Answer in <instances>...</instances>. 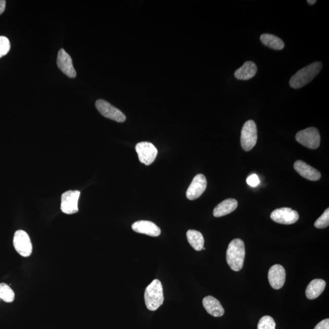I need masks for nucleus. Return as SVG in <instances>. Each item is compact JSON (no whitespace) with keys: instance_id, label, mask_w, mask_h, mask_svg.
Here are the masks:
<instances>
[{"instance_id":"nucleus-27","label":"nucleus","mask_w":329,"mask_h":329,"mask_svg":"<svg viewBox=\"0 0 329 329\" xmlns=\"http://www.w3.org/2000/svg\"><path fill=\"white\" fill-rule=\"evenodd\" d=\"M314 329H329V319H325L319 322Z\"/></svg>"},{"instance_id":"nucleus-7","label":"nucleus","mask_w":329,"mask_h":329,"mask_svg":"<svg viewBox=\"0 0 329 329\" xmlns=\"http://www.w3.org/2000/svg\"><path fill=\"white\" fill-rule=\"evenodd\" d=\"M81 192L79 190H69L63 193L61 197L60 209L62 212L68 215L76 213L78 212V200Z\"/></svg>"},{"instance_id":"nucleus-18","label":"nucleus","mask_w":329,"mask_h":329,"mask_svg":"<svg viewBox=\"0 0 329 329\" xmlns=\"http://www.w3.org/2000/svg\"><path fill=\"white\" fill-rule=\"evenodd\" d=\"M238 202L235 199H227L222 202L215 207L213 210V216L215 217H221L228 215V214L234 212L237 209Z\"/></svg>"},{"instance_id":"nucleus-5","label":"nucleus","mask_w":329,"mask_h":329,"mask_svg":"<svg viewBox=\"0 0 329 329\" xmlns=\"http://www.w3.org/2000/svg\"><path fill=\"white\" fill-rule=\"evenodd\" d=\"M298 142L312 150L318 149L321 142L319 132L315 128H309L302 130L296 135Z\"/></svg>"},{"instance_id":"nucleus-1","label":"nucleus","mask_w":329,"mask_h":329,"mask_svg":"<svg viewBox=\"0 0 329 329\" xmlns=\"http://www.w3.org/2000/svg\"><path fill=\"white\" fill-rule=\"evenodd\" d=\"M245 258V247L242 240L236 238L229 243L226 252V261L234 271H239L243 267Z\"/></svg>"},{"instance_id":"nucleus-28","label":"nucleus","mask_w":329,"mask_h":329,"mask_svg":"<svg viewBox=\"0 0 329 329\" xmlns=\"http://www.w3.org/2000/svg\"><path fill=\"white\" fill-rule=\"evenodd\" d=\"M6 1L5 0H0V15L3 14L5 10Z\"/></svg>"},{"instance_id":"nucleus-29","label":"nucleus","mask_w":329,"mask_h":329,"mask_svg":"<svg viewBox=\"0 0 329 329\" xmlns=\"http://www.w3.org/2000/svg\"><path fill=\"white\" fill-rule=\"evenodd\" d=\"M307 3H308V4L312 5L315 4L316 3V0H313V1H311V0H308Z\"/></svg>"},{"instance_id":"nucleus-8","label":"nucleus","mask_w":329,"mask_h":329,"mask_svg":"<svg viewBox=\"0 0 329 329\" xmlns=\"http://www.w3.org/2000/svg\"><path fill=\"white\" fill-rule=\"evenodd\" d=\"M95 105L99 113L104 117L119 123L125 122V115L109 102L103 99H98L96 101Z\"/></svg>"},{"instance_id":"nucleus-10","label":"nucleus","mask_w":329,"mask_h":329,"mask_svg":"<svg viewBox=\"0 0 329 329\" xmlns=\"http://www.w3.org/2000/svg\"><path fill=\"white\" fill-rule=\"evenodd\" d=\"M270 217L273 221L279 224L289 225L297 222L300 216L297 211L291 208L283 207L274 210Z\"/></svg>"},{"instance_id":"nucleus-13","label":"nucleus","mask_w":329,"mask_h":329,"mask_svg":"<svg viewBox=\"0 0 329 329\" xmlns=\"http://www.w3.org/2000/svg\"><path fill=\"white\" fill-rule=\"evenodd\" d=\"M57 63L60 70L67 77L71 78L77 77L71 57L64 50L61 49L59 51Z\"/></svg>"},{"instance_id":"nucleus-15","label":"nucleus","mask_w":329,"mask_h":329,"mask_svg":"<svg viewBox=\"0 0 329 329\" xmlns=\"http://www.w3.org/2000/svg\"><path fill=\"white\" fill-rule=\"evenodd\" d=\"M294 168L297 173L305 179L312 181H317L321 179V174L320 172L303 161L296 162L294 164Z\"/></svg>"},{"instance_id":"nucleus-23","label":"nucleus","mask_w":329,"mask_h":329,"mask_svg":"<svg viewBox=\"0 0 329 329\" xmlns=\"http://www.w3.org/2000/svg\"><path fill=\"white\" fill-rule=\"evenodd\" d=\"M276 322L272 317L264 316L260 319L258 329H276Z\"/></svg>"},{"instance_id":"nucleus-11","label":"nucleus","mask_w":329,"mask_h":329,"mask_svg":"<svg viewBox=\"0 0 329 329\" xmlns=\"http://www.w3.org/2000/svg\"><path fill=\"white\" fill-rule=\"evenodd\" d=\"M207 185V179L203 174L196 175L187 190V198L190 200H195L200 198L206 190Z\"/></svg>"},{"instance_id":"nucleus-6","label":"nucleus","mask_w":329,"mask_h":329,"mask_svg":"<svg viewBox=\"0 0 329 329\" xmlns=\"http://www.w3.org/2000/svg\"><path fill=\"white\" fill-rule=\"evenodd\" d=\"M13 244L17 252L24 258H28L32 252V245L29 235L25 231L19 230L14 234Z\"/></svg>"},{"instance_id":"nucleus-21","label":"nucleus","mask_w":329,"mask_h":329,"mask_svg":"<svg viewBox=\"0 0 329 329\" xmlns=\"http://www.w3.org/2000/svg\"><path fill=\"white\" fill-rule=\"evenodd\" d=\"M261 41L263 44L271 49L281 50L285 47L284 42L282 41V39L273 34H262L261 36Z\"/></svg>"},{"instance_id":"nucleus-16","label":"nucleus","mask_w":329,"mask_h":329,"mask_svg":"<svg viewBox=\"0 0 329 329\" xmlns=\"http://www.w3.org/2000/svg\"><path fill=\"white\" fill-rule=\"evenodd\" d=\"M203 306L207 312L214 317H221L225 314L222 305L216 298L208 296L203 301Z\"/></svg>"},{"instance_id":"nucleus-14","label":"nucleus","mask_w":329,"mask_h":329,"mask_svg":"<svg viewBox=\"0 0 329 329\" xmlns=\"http://www.w3.org/2000/svg\"><path fill=\"white\" fill-rule=\"evenodd\" d=\"M132 229L137 233L145 234L151 237H158L161 234V229L158 226L152 222L145 220L135 222L132 225Z\"/></svg>"},{"instance_id":"nucleus-19","label":"nucleus","mask_w":329,"mask_h":329,"mask_svg":"<svg viewBox=\"0 0 329 329\" xmlns=\"http://www.w3.org/2000/svg\"><path fill=\"white\" fill-rule=\"evenodd\" d=\"M326 283L324 280L317 279L311 281L306 288V297L312 300L318 298L325 288Z\"/></svg>"},{"instance_id":"nucleus-26","label":"nucleus","mask_w":329,"mask_h":329,"mask_svg":"<svg viewBox=\"0 0 329 329\" xmlns=\"http://www.w3.org/2000/svg\"><path fill=\"white\" fill-rule=\"evenodd\" d=\"M246 182L247 184H248V185L250 187H255L259 185L260 183V180L259 179L258 175L255 174H252L247 178Z\"/></svg>"},{"instance_id":"nucleus-9","label":"nucleus","mask_w":329,"mask_h":329,"mask_svg":"<svg viewBox=\"0 0 329 329\" xmlns=\"http://www.w3.org/2000/svg\"><path fill=\"white\" fill-rule=\"evenodd\" d=\"M135 151L140 162L150 165L155 161L158 155V150L153 144L148 141H142L137 144Z\"/></svg>"},{"instance_id":"nucleus-2","label":"nucleus","mask_w":329,"mask_h":329,"mask_svg":"<svg viewBox=\"0 0 329 329\" xmlns=\"http://www.w3.org/2000/svg\"><path fill=\"white\" fill-rule=\"evenodd\" d=\"M322 67V63L315 62L306 66L294 75L289 81V85L294 89H300L306 86L318 75Z\"/></svg>"},{"instance_id":"nucleus-17","label":"nucleus","mask_w":329,"mask_h":329,"mask_svg":"<svg viewBox=\"0 0 329 329\" xmlns=\"http://www.w3.org/2000/svg\"><path fill=\"white\" fill-rule=\"evenodd\" d=\"M258 67L255 63L247 61L240 68L235 71L234 75L237 80H249L255 76Z\"/></svg>"},{"instance_id":"nucleus-24","label":"nucleus","mask_w":329,"mask_h":329,"mask_svg":"<svg viewBox=\"0 0 329 329\" xmlns=\"http://www.w3.org/2000/svg\"><path fill=\"white\" fill-rule=\"evenodd\" d=\"M329 225V209H326L322 215L316 220L315 226L318 229H324Z\"/></svg>"},{"instance_id":"nucleus-22","label":"nucleus","mask_w":329,"mask_h":329,"mask_svg":"<svg viewBox=\"0 0 329 329\" xmlns=\"http://www.w3.org/2000/svg\"><path fill=\"white\" fill-rule=\"evenodd\" d=\"M15 298V294L13 289L7 283H0V300L5 303H13Z\"/></svg>"},{"instance_id":"nucleus-25","label":"nucleus","mask_w":329,"mask_h":329,"mask_svg":"<svg viewBox=\"0 0 329 329\" xmlns=\"http://www.w3.org/2000/svg\"><path fill=\"white\" fill-rule=\"evenodd\" d=\"M11 49L10 42L5 36H0V58L7 54Z\"/></svg>"},{"instance_id":"nucleus-20","label":"nucleus","mask_w":329,"mask_h":329,"mask_svg":"<svg viewBox=\"0 0 329 329\" xmlns=\"http://www.w3.org/2000/svg\"><path fill=\"white\" fill-rule=\"evenodd\" d=\"M187 238L190 245L195 250L200 251L204 248V237L200 232L195 230H189L187 232Z\"/></svg>"},{"instance_id":"nucleus-3","label":"nucleus","mask_w":329,"mask_h":329,"mask_svg":"<svg viewBox=\"0 0 329 329\" xmlns=\"http://www.w3.org/2000/svg\"><path fill=\"white\" fill-rule=\"evenodd\" d=\"M144 301L148 309L155 311L164 303V291L162 283L158 279L154 280L144 291Z\"/></svg>"},{"instance_id":"nucleus-4","label":"nucleus","mask_w":329,"mask_h":329,"mask_svg":"<svg viewBox=\"0 0 329 329\" xmlns=\"http://www.w3.org/2000/svg\"><path fill=\"white\" fill-rule=\"evenodd\" d=\"M241 145L246 152H249L255 146L258 141V128L253 120L244 124L241 132Z\"/></svg>"},{"instance_id":"nucleus-12","label":"nucleus","mask_w":329,"mask_h":329,"mask_svg":"<svg viewBox=\"0 0 329 329\" xmlns=\"http://www.w3.org/2000/svg\"><path fill=\"white\" fill-rule=\"evenodd\" d=\"M286 279V272L282 265L276 264L270 268L268 272V280L271 287L279 289L284 285Z\"/></svg>"}]
</instances>
